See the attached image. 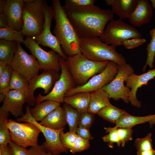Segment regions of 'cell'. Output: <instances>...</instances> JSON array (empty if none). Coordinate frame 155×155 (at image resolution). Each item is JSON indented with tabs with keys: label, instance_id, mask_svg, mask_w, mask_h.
I'll return each mask as SVG.
<instances>
[{
	"label": "cell",
	"instance_id": "8992f818",
	"mask_svg": "<svg viewBox=\"0 0 155 155\" xmlns=\"http://www.w3.org/2000/svg\"><path fill=\"white\" fill-rule=\"evenodd\" d=\"M142 38V35L132 25L119 19L111 20L106 25L101 40L115 47L122 45L125 40L134 38Z\"/></svg>",
	"mask_w": 155,
	"mask_h": 155
},
{
	"label": "cell",
	"instance_id": "5b68a950",
	"mask_svg": "<svg viewBox=\"0 0 155 155\" xmlns=\"http://www.w3.org/2000/svg\"><path fill=\"white\" fill-rule=\"evenodd\" d=\"M44 0H34L24 3L22 11L24 36H33L41 34L45 22L43 5Z\"/></svg>",
	"mask_w": 155,
	"mask_h": 155
},
{
	"label": "cell",
	"instance_id": "52a82bcc",
	"mask_svg": "<svg viewBox=\"0 0 155 155\" xmlns=\"http://www.w3.org/2000/svg\"><path fill=\"white\" fill-rule=\"evenodd\" d=\"M7 126L11 141L16 145L26 148L38 145L41 131L35 124L30 122L20 123L8 119Z\"/></svg>",
	"mask_w": 155,
	"mask_h": 155
},
{
	"label": "cell",
	"instance_id": "3957f363",
	"mask_svg": "<svg viewBox=\"0 0 155 155\" xmlns=\"http://www.w3.org/2000/svg\"><path fill=\"white\" fill-rule=\"evenodd\" d=\"M81 53L89 59L96 61L113 62L119 65L126 63L122 55L116 51V47L102 42L98 37H80Z\"/></svg>",
	"mask_w": 155,
	"mask_h": 155
},
{
	"label": "cell",
	"instance_id": "cb8c5ba5",
	"mask_svg": "<svg viewBox=\"0 0 155 155\" xmlns=\"http://www.w3.org/2000/svg\"><path fill=\"white\" fill-rule=\"evenodd\" d=\"M60 106V103L51 100H46L36 104L33 108H30V113L35 121L41 122L49 113Z\"/></svg>",
	"mask_w": 155,
	"mask_h": 155
},
{
	"label": "cell",
	"instance_id": "c3c4849f",
	"mask_svg": "<svg viewBox=\"0 0 155 155\" xmlns=\"http://www.w3.org/2000/svg\"><path fill=\"white\" fill-rule=\"evenodd\" d=\"M8 64L0 61V76H1L6 69Z\"/></svg>",
	"mask_w": 155,
	"mask_h": 155
},
{
	"label": "cell",
	"instance_id": "44dd1931",
	"mask_svg": "<svg viewBox=\"0 0 155 155\" xmlns=\"http://www.w3.org/2000/svg\"><path fill=\"white\" fill-rule=\"evenodd\" d=\"M50 129L59 130L64 129L67 124L64 109L61 106L48 115L39 123Z\"/></svg>",
	"mask_w": 155,
	"mask_h": 155
},
{
	"label": "cell",
	"instance_id": "d4e9b609",
	"mask_svg": "<svg viewBox=\"0 0 155 155\" xmlns=\"http://www.w3.org/2000/svg\"><path fill=\"white\" fill-rule=\"evenodd\" d=\"M155 117V114L143 117H137L128 113L122 116L115 124L117 128H132L137 125L149 122Z\"/></svg>",
	"mask_w": 155,
	"mask_h": 155
},
{
	"label": "cell",
	"instance_id": "5bb4252c",
	"mask_svg": "<svg viewBox=\"0 0 155 155\" xmlns=\"http://www.w3.org/2000/svg\"><path fill=\"white\" fill-rule=\"evenodd\" d=\"M17 43L18 50L10 65L13 71L29 81L38 75L41 68L35 58L27 53L20 43Z\"/></svg>",
	"mask_w": 155,
	"mask_h": 155
},
{
	"label": "cell",
	"instance_id": "277c9868",
	"mask_svg": "<svg viewBox=\"0 0 155 155\" xmlns=\"http://www.w3.org/2000/svg\"><path fill=\"white\" fill-rule=\"evenodd\" d=\"M66 61L78 86L85 84L93 76L102 72L109 61H93L81 53L68 57Z\"/></svg>",
	"mask_w": 155,
	"mask_h": 155
},
{
	"label": "cell",
	"instance_id": "f35d334b",
	"mask_svg": "<svg viewBox=\"0 0 155 155\" xmlns=\"http://www.w3.org/2000/svg\"><path fill=\"white\" fill-rule=\"evenodd\" d=\"M94 115L88 111L81 114L78 127L90 129L94 121Z\"/></svg>",
	"mask_w": 155,
	"mask_h": 155
},
{
	"label": "cell",
	"instance_id": "f546056e",
	"mask_svg": "<svg viewBox=\"0 0 155 155\" xmlns=\"http://www.w3.org/2000/svg\"><path fill=\"white\" fill-rule=\"evenodd\" d=\"M29 81L17 72L13 71L9 84L10 90H15L22 92L27 95Z\"/></svg>",
	"mask_w": 155,
	"mask_h": 155
},
{
	"label": "cell",
	"instance_id": "7bdbcfd3",
	"mask_svg": "<svg viewBox=\"0 0 155 155\" xmlns=\"http://www.w3.org/2000/svg\"><path fill=\"white\" fill-rule=\"evenodd\" d=\"M30 155H48V152L43 144L31 147L29 149Z\"/></svg>",
	"mask_w": 155,
	"mask_h": 155
},
{
	"label": "cell",
	"instance_id": "7dc6e473",
	"mask_svg": "<svg viewBox=\"0 0 155 155\" xmlns=\"http://www.w3.org/2000/svg\"><path fill=\"white\" fill-rule=\"evenodd\" d=\"M0 155H12L11 151L9 144L5 147L2 151L0 152Z\"/></svg>",
	"mask_w": 155,
	"mask_h": 155
},
{
	"label": "cell",
	"instance_id": "d6986e66",
	"mask_svg": "<svg viewBox=\"0 0 155 155\" xmlns=\"http://www.w3.org/2000/svg\"><path fill=\"white\" fill-rule=\"evenodd\" d=\"M153 14L152 3L147 0H138L135 9L128 19L134 27H140L150 22Z\"/></svg>",
	"mask_w": 155,
	"mask_h": 155
},
{
	"label": "cell",
	"instance_id": "d6a6232c",
	"mask_svg": "<svg viewBox=\"0 0 155 155\" xmlns=\"http://www.w3.org/2000/svg\"><path fill=\"white\" fill-rule=\"evenodd\" d=\"M106 132L108 134L102 137L103 141L108 143V146L111 148H113L114 143L117 144V146L120 147L121 143L119 140L117 132V128L114 127H105Z\"/></svg>",
	"mask_w": 155,
	"mask_h": 155
},
{
	"label": "cell",
	"instance_id": "681fc988",
	"mask_svg": "<svg viewBox=\"0 0 155 155\" xmlns=\"http://www.w3.org/2000/svg\"><path fill=\"white\" fill-rule=\"evenodd\" d=\"M6 97V94L3 93H0V102H3Z\"/></svg>",
	"mask_w": 155,
	"mask_h": 155
},
{
	"label": "cell",
	"instance_id": "9a60e30c",
	"mask_svg": "<svg viewBox=\"0 0 155 155\" xmlns=\"http://www.w3.org/2000/svg\"><path fill=\"white\" fill-rule=\"evenodd\" d=\"M59 72L52 70H43L41 73L29 81L28 92L26 95L27 103L28 105L34 106L36 104L34 95L36 90L41 88L44 93L49 94L52 90L55 82L59 79Z\"/></svg>",
	"mask_w": 155,
	"mask_h": 155
},
{
	"label": "cell",
	"instance_id": "ba28073f",
	"mask_svg": "<svg viewBox=\"0 0 155 155\" xmlns=\"http://www.w3.org/2000/svg\"><path fill=\"white\" fill-rule=\"evenodd\" d=\"M61 73L51 91L45 96L39 93L35 98L36 104L46 100H51L60 103L64 102L66 93L76 86L75 83L69 70L66 60L62 57L60 60Z\"/></svg>",
	"mask_w": 155,
	"mask_h": 155
},
{
	"label": "cell",
	"instance_id": "8d00e7d4",
	"mask_svg": "<svg viewBox=\"0 0 155 155\" xmlns=\"http://www.w3.org/2000/svg\"><path fill=\"white\" fill-rule=\"evenodd\" d=\"M95 2L94 0H66L62 7L64 9L80 7L94 5Z\"/></svg>",
	"mask_w": 155,
	"mask_h": 155
},
{
	"label": "cell",
	"instance_id": "2e32d148",
	"mask_svg": "<svg viewBox=\"0 0 155 155\" xmlns=\"http://www.w3.org/2000/svg\"><path fill=\"white\" fill-rule=\"evenodd\" d=\"M155 77V68L149 69L147 72L140 75L134 73L127 77L125 82L126 86L131 88L129 100L132 105L137 108L141 107V102L137 100L136 97L137 92L139 88L147 84L150 80Z\"/></svg>",
	"mask_w": 155,
	"mask_h": 155
},
{
	"label": "cell",
	"instance_id": "e575fe53",
	"mask_svg": "<svg viewBox=\"0 0 155 155\" xmlns=\"http://www.w3.org/2000/svg\"><path fill=\"white\" fill-rule=\"evenodd\" d=\"M13 69L10 64H7L5 71L0 76V93L6 94L10 90L9 84Z\"/></svg>",
	"mask_w": 155,
	"mask_h": 155
},
{
	"label": "cell",
	"instance_id": "f1b7e54d",
	"mask_svg": "<svg viewBox=\"0 0 155 155\" xmlns=\"http://www.w3.org/2000/svg\"><path fill=\"white\" fill-rule=\"evenodd\" d=\"M63 108L67 122L69 128V131L76 133L81 114L70 105L63 103Z\"/></svg>",
	"mask_w": 155,
	"mask_h": 155
},
{
	"label": "cell",
	"instance_id": "4fadbf2b",
	"mask_svg": "<svg viewBox=\"0 0 155 155\" xmlns=\"http://www.w3.org/2000/svg\"><path fill=\"white\" fill-rule=\"evenodd\" d=\"M43 8L45 22L43 30L40 34L32 37L38 44L50 48L66 60L68 57L64 53L57 39L52 34L51 30L54 15L53 8L52 6L48 5L46 1L44 0Z\"/></svg>",
	"mask_w": 155,
	"mask_h": 155
},
{
	"label": "cell",
	"instance_id": "f5cc1de1",
	"mask_svg": "<svg viewBox=\"0 0 155 155\" xmlns=\"http://www.w3.org/2000/svg\"><path fill=\"white\" fill-rule=\"evenodd\" d=\"M48 155H53L52 154H51L49 152H48Z\"/></svg>",
	"mask_w": 155,
	"mask_h": 155
},
{
	"label": "cell",
	"instance_id": "7402d4cb",
	"mask_svg": "<svg viewBox=\"0 0 155 155\" xmlns=\"http://www.w3.org/2000/svg\"><path fill=\"white\" fill-rule=\"evenodd\" d=\"M108 94L103 88L91 92L90 102L88 111L94 115L102 108L111 104Z\"/></svg>",
	"mask_w": 155,
	"mask_h": 155
},
{
	"label": "cell",
	"instance_id": "bcb514c9",
	"mask_svg": "<svg viewBox=\"0 0 155 155\" xmlns=\"http://www.w3.org/2000/svg\"><path fill=\"white\" fill-rule=\"evenodd\" d=\"M137 155H155V150H152L143 151H137Z\"/></svg>",
	"mask_w": 155,
	"mask_h": 155
},
{
	"label": "cell",
	"instance_id": "f6af8a7d",
	"mask_svg": "<svg viewBox=\"0 0 155 155\" xmlns=\"http://www.w3.org/2000/svg\"><path fill=\"white\" fill-rule=\"evenodd\" d=\"M9 26L7 18L4 13L0 14V28H4Z\"/></svg>",
	"mask_w": 155,
	"mask_h": 155
},
{
	"label": "cell",
	"instance_id": "d590c367",
	"mask_svg": "<svg viewBox=\"0 0 155 155\" xmlns=\"http://www.w3.org/2000/svg\"><path fill=\"white\" fill-rule=\"evenodd\" d=\"M152 133H149L145 137L136 139L134 145L137 151H143L152 150Z\"/></svg>",
	"mask_w": 155,
	"mask_h": 155
},
{
	"label": "cell",
	"instance_id": "6da1fadb",
	"mask_svg": "<svg viewBox=\"0 0 155 155\" xmlns=\"http://www.w3.org/2000/svg\"><path fill=\"white\" fill-rule=\"evenodd\" d=\"M63 9L80 38H102L106 25L114 16L111 10L102 9L94 5Z\"/></svg>",
	"mask_w": 155,
	"mask_h": 155
},
{
	"label": "cell",
	"instance_id": "4dcf8cb0",
	"mask_svg": "<svg viewBox=\"0 0 155 155\" xmlns=\"http://www.w3.org/2000/svg\"><path fill=\"white\" fill-rule=\"evenodd\" d=\"M0 39L8 41H16L20 43H23L24 40L22 31L16 30L10 26L0 28Z\"/></svg>",
	"mask_w": 155,
	"mask_h": 155
},
{
	"label": "cell",
	"instance_id": "30bf717a",
	"mask_svg": "<svg viewBox=\"0 0 155 155\" xmlns=\"http://www.w3.org/2000/svg\"><path fill=\"white\" fill-rule=\"evenodd\" d=\"M38 63L41 69L59 72L61 70L60 55L53 50L46 51L42 49L32 36H26L23 42Z\"/></svg>",
	"mask_w": 155,
	"mask_h": 155
},
{
	"label": "cell",
	"instance_id": "484cf974",
	"mask_svg": "<svg viewBox=\"0 0 155 155\" xmlns=\"http://www.w3.org/2000/svg\"><path fill=\"white\" fill-rule=\"evenodd\" d=\"M18 48L16 41L0 40V61L10 64Z\"/></svg>",
	"mask_w": 155,
	"mask_h": 155
},
{
	"label": "cell",
	"instance_id": "4316f807",
	"mask_svg": "<svg viewBox=\"0 0 155 155\" xmlns=\"http://www.w3.org/2000/svg\"><path fill=\"white\" fill-rule=\"evenodd\" d=\"M128 113L111 104L101 109L97 114L104 119L115 124L122 116Z\"/></svg>",
	"mask_w": 155,
	"mask_h": 155
},
{
	"label": "cell",
	"instance_id": "7c38bea8",
	"mask_svg": "<svg viewBox=\"0 0 155 155\" xmlns=\"http://www.w3.org/2000/svg\"><path fill=\"white\" fill-rule=\"evenodd\" d=\"M134 73V69L129 64L119 65L117 73L114 79L102 88L108 94L110 98L116 101L121 99L126 103L129 102L130 89L125 85L124 82L127 77Z\"/></svg>",
	"mask_w": 155,
	"mask_h": 155
},
{
	"label": "cell",
	"instance_id": "ab89813d",
	"mask_svg": "<svg viewBox=\"0 0 155 155\" xmlns=\"http://www.w3.org/2000/svg\"><path fill=\"white\" fill-rule=\"evenodd\" d=\"M90 146L89 140L84 139L79 136L75 144L70 152L73 154L81 152L87 150Z\"/></svg>",
	"mask_w": 155,
	"mask_h": 155
},
{
	"label": "cell",
	"instance_id": "603a6c76",
	"mask_svg": "<svg viewBox=\"0 0 155 155\" xmlns=\"http://www.w3.org/2000/svg\"><path fill=\"white\" fill-rule=\"evenodd\" d=\"M90 96V92H78L70 96L65 97L64 102L70 105L81 114L88 111Z\"/></svg>",
	"mask_w": 155,
	"mask_h": 155
},
{
	"label": "cell",
	"instance_id": "f907efd6",
	"mask_svg": "<svg viewBox=\"0 0 155 155\" xmlns=\"http://www.w3.org/2000/svg\"><path fill=\"white\" fill-rule=\"evenodd\" d=\"M149 122L150 127L152 128L153 125L155 124V117L150 120Z\"/></svg>",
	"mask_w": 155,
	"mask_h": 155
},
{
	"label": "cell",
	"instance_id": "ac0fdd59",
	"mask_svg": "<svg viewBox=\"0 0 155 155\" xmlns=\"http://www.w3.org/2000/svg\"><path fill=\"white\" fill-rule=\"evenodd\" d=\"M27 103L26 95L18 90H10L6 94L5 98L0 109L11 113L15 117L24 115L23 106Z\"/></svg>",
	"mask_w": 155,
	"mask_h": 155
},
{
	"label": "cell",
	"instance_id": "60d3db41",
	"mask_svg": "<svg viewBox=\"0 0 155 155\" xmlns=\"http://www.w3.org/2000/svg\"><path fill=\"white\" fill-rule=\"evenodd\" d=\"M146 41L145 38H134L124 40L122 42V45L127 49H131L142 45Z\"/></svg>",
	"mask_w": 155,
	"mask_h": 155
},
{
	"label": "cell",
	"instance_id": "ffe728a7",
	"mask_svg": "<svg viewBox=\"0 0 155 155\" xmlns=\"http://www.w3.org/2000/svg\"><path fill=\"white\" fill-rule=\"evenodd\" d=\"M138 0H105L111 11L121 20L128 18L135 9Z\"/></svg>",
	"mask_w": 155,
	"mask_h": 155
},
{
	"label": "cell",
	"instance_id": "836d02e7",
	"mask_svg": "<svg viewBox=\"0 0 155 155\" xmlns=\"http://www.w3.org/2000/svg\"><path fill=\"white\" fill-rule=\"evenodd\" d=\"M78 136L76 133L69 131L65 133L63 130L61 132L60 135V139L62 144L70 152L73 149Z\"/></svg>",
	"mask_w": 155,
	"mask_h": 155
},
{
	"label": "cell",
	"instance_id": "e0dca14e",
	"mask_svg": "<svg viewBox=\"0 0 155 155\" xmlns=\"http://www.w3.org/2000/svg\"><path fill=\"white\" fill-rule=\"evenodd\" d=\"M23 0H5L3 13L8 24L15 30L22 31L23 26Z\"/></svg>",
	"mask_w": 155,
	"mask_h": 155
},
{
	"label": "cell",
	"instance_id": "8fae6325",
	"mask_svg": "<svg viewBox=\"0 0 155 155\" xmlns=\"http://www.w3.org/2000/svg\"><path fill=\"white\" fill-rule=\"evenodd\" d=\"M119 65L109 61L104 69L92 78L85 84L77 86L69 90L65 97L72 96L80 92H91L102 88L111 82L117 73Z\"/></svg>",
	"mask_w": 155,
	"mask_h": 155
},
{
	"label": "cell",
	"instance_id": "9c48e42d",
	"mask_svg": "<svg viewBox=\"0 0 155 155\" xmlns=\"http://www.w3.org/2000/svg\"><path fill=\"white\" fill-rule=\"evenodd\" d=\"M30 109V106H26L25 114L17 118L16 121L31 122L38 127L45 138V141L42 144L48 152L53 155H59L61 153L67 152L68 150L62 144L60 139V132L64 129L55 130L41 125L32 117Z\"/></svg>",
	"mask_w": 155,
	"mask_h": 155
},
{
	"label": "cell",
	"instance_id": "74e56055",
	"mask_svg": "<svg viewBox=\"0 0 155 155\" xmlns=\"http://www.w3.org/2000/svg\"><path fill=\"white\" fill-rule=\"evenodd\" d=\"M117 132L122 147H124L128 141L132 140L133 130L132 128H117Z\"/></svg>",
	"mask_w": 155,
	"mask_h": 155
},
{
	"label": "cell",
	"instance_id": "1f68e13d",
	"mask_svg": "<svg viewBox=\"0 0 155 155\" xmlns=\"http://www.w3.org/2000/svg\"><path fill=\"white\" fill-rule=\"evenodd\" d=\"M149 34L151 37V40L146 49L147 53V58L145 64L142 70L144 71H145L148 66L151 69L154 67L155 57V26L150 30Z\"/></svg>",
	"mask_w": 155,
	"mask_h": 155
},
{
	"label": "cell",
	"instance_id": "b9f144b4",
	"mask_svg": "<svg viewBox=\"0 0 155 155\" xmlns=\"http://www.w3.org/2000/svg\"><path fill=\"white\" fill-rule=\"evenodd\" d=\"M12 155H30L29 149L18 146L11 141L9 144Z\"/></svg>",
	"mask_w": 155,
	"mask_h": 155
},
{
	"label": "cell",
	"instance_id": "7a4b0ae2",
	"mask_svg": "<svg viewBox=\"0 0 155 155\" xmlns=\"http://www.w3.org/2000/svg\"><path fill=\"white\" fill-rule=\"evenodd\" d=\"M55 22L53 32L64 53L70 57L81 53L80 37L68 19L60 0H53Z\"/></svg>",
	"mask_w": 155,
	"mask_h": 155
},
{
	"label": "cell",
	"instance_id": "83f0119b",
	"mask_svg": "<svg viewBox=\"0 0 155 155\" xmlns=\"http://www.w3.org/2000/svg\"><path fill=\"white\" fill-rule=\"evenodd\" d=\"M9 113L0 109V152L11 141L7 126L8 117Z\"/></svg>",
	"mask_w": 155,
	"mask_h": 155
},
{
	"label": "cell",
	"instance_id": "ee69618b",
	"mask_svg": "<svg viewBox=\"0 0 155 155\" xmlns=\"http://www.w3.org/2000/svg\"><path fill=\"white\" fill-rule=\"evenodd\" d=\"M76 133L81 137L88 140H92L94 138L90 133L89 129L84 128L78 127Z\"/></svg>",
	"mask_w": 155,
	"mask_h": 155
},
{
	"label": "cell",
	"instance_id": "816d5d0a",
	"mask_svg": "<svg viewBox=\"0 0 155 155\" xmlns=\"http://www.w3.org/2000/svg\"><path fill=\"white\" fill-rule=\"evenodd\" d=\"M24 3H30L33 1L34 0H23Z\"/></svg>",
	"mask_w": 155,
	"mask_h": 155
}]
</instances>
